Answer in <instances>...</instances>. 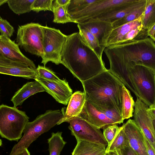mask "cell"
I'll use <instances>...</instances> for the list:
<instances>
[{
    "instance_id": "16",
    "label": "cell",
    "mask_w": 155,
    "mask_h": 155,
    "mask_svg": "<svg viewBox=\"0 0 155 155\" xmlns=\"http://www.w3.org/2000/svg\"><path fill=\"white\" fill-rule=\"evenodd\" d=\"M0 55L9 60L26 64L29 67L36 68L34 62L21 51L19 46L10 38L0 35Z\"/></svg>"
},
{
    "instance_id": "38",
    "label": "cell",
    "mask_w": 155,
    "mask_h": 155,
    "mask_svg": "<svg viewBox=\"0 0 155 155\" xmlns=\"http://www.w3.org/2000/svg\"><path fill=\"white\" fill-rule=\"evenodd\" d=\"M155 33V24L147 31L148 36L151 38Z\"/></svg>"
},
{
    "instance_id": "25",
    "label": "cell",
    "mask_w": 155,
    "mask_h": 155,
    "mask_svg": "<svg viewBox=\"0 0 155 155\" xmlns=\"http://www.w3.org/2000/svg\"><path fill=\"white\" fill-rule=\"evenodd\" d=\"M62 133L60 132L52 133L51 137L48 139L50 155H60L66 143L62 137Z\"/></svg>"
},
{
    "instance_id": "27",
    "label": "cell",
    "mask_w": 155,
    "mask_h": 155,
    "mask_svg": "<svg viewBox=\"0 0 155 155\" xmlns=\"http://www.w3.org/2000/svg\"><path fill=\"white\" fill-rule=\"evenodd\" d=\"M79 32L91 48L97 54L99 57L102 58L104 50L99 45L94 36L87 29L81 27L77 24Z\"/></svg>"
},
{
    "instance_id": "18",
    "label": "cell",
    "mask_w": 155,
    "mask_h": 155,
    "mask_svg": "<svg viewBox=\"0 0 155 155\" xmlns=\"http://www.w3.org/2000/svg\"><path fill=\"white\" fill-rule=\"evenodd\" d=\"M86 101L85 94L84 91H78L73 93L67 107L62 109L61 111L63 117L57 125L67 122L79 116L83 109Z\"/></svg>"
},
{
    "instance_id": "23",
    "label": "cell",
    "mask_w": 155,
    "mask_h": 155,
    "mask_svg": "<svg viewBox=\"0 0 155 155\" xmlns=\"http://www.w3.org/2000/svg\"><path fill=\"white\" fill-rule=\"evenodd\" d=\"M134 104L130 91L124 86L123 88L122 104V116L124 120L133 117Z\"/></svg>"
},
{
    "instance_id": "29",
    "label": "cell",
    "mask_w": 155,
    "mask_h": 155,
    "mask_svg": "<svg viewBox=\"0 0 155 155\" xmlns=\"http://www.w3.org/2000/svg\"><path fill=\"white\" fill-rule=\"evenodd\" d=\"M129 145L127 137L121 126L117 134L110 145L107 146L106 152L114 151Z\"/></svg>"
},
{
    "instance_id": "45",
    "label": "cell",
    "mask_w": 155,
    "mask_h": 155,
    "mask_svg": "<svg viewBox=\"0 0 155 155\" xmlns=\"http://www.w3.org/2000/svg\"><path fill=\"white\" fill-rule=\"evenodd\" d=\"M151 38L154 41H155V33L153 36Z\"/></svg>"
},
{
    "instance_id": "36",
    "label": "cell",
    "mask_w": 155,
    "mask_h": 155,
    "mask_svg": "<svg viewBox=\"0 0 155 155\" xmlns=\"http://www.w3.org/2000/svg\"><path fill=\"white\" fill-rule=\"evenodd\" d=\"M116 151L119 155H138L130 145Z\"/></svg>"
},
{
    "instance_id": "3",
    "label": "cell",
    "mask_w": 155,
    "mask_h": 155,
    "mask_svg": "<svg viewBox=\"0 0 155 155\" xmlns=\"http://www.w3.org/2000/svg\"><path fill=\"white\" fill-rule=\"evenodd\" d=\"M86 101L102 112L122 115L123 88L125 86L109 70L81 82Z\"/></svg>"
},
{
    "instance_id": "39",
    "label": "cell",
    "mask_w": 155,
    "mask_h": 155,
    "mask_svg": "<svg viewBox=\"0 0 155 155\" xmlns=\"http://www.w3.org/2000/svg\"><path fill=\"white\" fill-rule=\"evenodd\" d=\"M57 2L60 5L65 6L70 2V0H56Z\"/></svg>"
},
{
    "instance_id": "44",
    "label": "cell",
    "mask_w": 155,
    "mask_h": 155,
    "mask_svg": "<svg viewBox=\"0 0 155 155\" xmlns=\"http://www.w3.org/2000/svg\"><path fill=\"white\" fill-rule=\"evenodd\" d=\"M152 122L154 129L155 131V119H152Z\"/></svg>"
},
{
    "instance_id": "13",
    "label": "cell",
    "mask_w": 155,
    "mask_h": 155,
    "mask_svg": "<svg viewBox=\"0 0 155 155\" xmlns=\"http://www.w3.org/2000/svg\"><path fill=\"white\" fill-rule=\"evenodd\" d=\"M0 73L35 79L38 77L36 68H31L25 63L14 61L0 55Z\"/></svg>"
},
{
    "instance_id": "6",
    "label": "cell",
    "mask_w": 155,
    "mask_h": 155,
    "mask_svg": "<svg viewBox=\"0 0 155 155\" xmlns=\"http://www.w3.org/2000/svg\"><path fill=\"white\" fill-rule=\"evenodd\" d=\"M29 117L25 112L16 107L2 104L0 106V134L2 137L10 141L18 140L22 137V133Z\"/></svg>"
},
{
    "instance_id": "46",
    "label": "cell",
    "mask_w": 155,
    "mask_h": 155,
    "mask_svg": "<svg viewBox=\"0 0 155 155\" xmlns=\"http://www.w3.org/2000/svg\"><path fill=\"white\" fill-rule=\"evenodd\" d=\"M105 155V154H104V155Z\"/></svg>"
},
{
    "instance_id": "17",
    "label": "cell",
    "mask_w": 155,
    "mask_h": 155,
    "mask_svg": "<svg viewBox=\"0 0 155 155\" xmlns=\"http://www.w3.org/2000/svg\"><path fill=\"white\" fill-rule=\"evenodd\" d=\"M79 116L89 123L100 129H103L109 126L117 124L104 113L97 109L86 101Z\"/></svg>"
},
{
    "instance_id": "7",
    "label": "cell",
    "mask_w": 155,
    "mask_h": 155,
    "mask_svg": "<svg viewBox=\"0 0 155 155\" xmlns=\"http://www.w3.org/2000/svg\"><path fill=\"white\" fill-rule=\"evenodd\" d=\"M141 0H98L84 8L68 14L73 23H82L109 13L127 8Z\"/></svg>"
},
{
    "instance_id": "34",
    "label": "cell",
    "mask_w": 155,
    "mask_h": 155,
    "mask_svg": "<svg viewBox=\"0 0 155 155\" xmlns=\"http://www.w3.org/2000/svg\"><path fill=\"white\" fill-rule=\"evenodd\" d=\"M120 129L117 124L109 126L103 129V135L108 143L110 145Z\"/></svg>"
},
{
    "instance_id": "9",
    "label": "cell",
    "mask_w": 155,
    "mask_h": 155,
    "mask_svg": "<svg viewBox=\"0 0 155 155\" xmlns=\"http://www.w3.org/2000/svg\"><path fill=\"white\" fill-rule=\"evenodd\" d=\"M41 25L32 22L19 26L16 42L25 51L42 58L43 51Z\"/></svg>"
},
{
    "instance_id": "12",
    "label": "cell",
    "mask_w": 155,
    "mask_h": 155,
    "mask_svg": "<svg viewBox=\"0 0 155 155\" xmlns=\"http://www.w3.org/2000/svg\"><path fill=\"white\" fill-rule=\"evenodd\" d=\"M35 80L39 83L45 91L51 95L59 103L67 105L73 91L65 79L59 82L50 81L37 77Z\"/></svg>"
},
{
    "instance_id": "41",
    "label": "cell",
    "mask_w": 155,
    "mask_h": 155,
    "mask_svg": "<svg viewBox=\"0 0 155 155\" xmlns=\"http://www.w3.org/2000/svg\"><path fill=\"white\" fill-rule=\"evenodd\" d=\"M15 155H30L27 149H25L22 152L18 153Z\"/></svg>"
},
{
    "instance_id": "14",
    "label": "cell",
    "mask_w": 155,
    "mask_h": 155,
    "mask_svg": "<svg viewBox=\"0 0 155 155\" xmlns=\"http://www.w3.org/2000/svg\"><path fill=\"white\" fill-rule=\"evenodd\" d=\"M78 24L87 29L94 36L103 49L107 47L113 30L111 23L91 18Z\"/></svg>"
},
{
    "instance_id": "24",
    "label": "cell",
    "mask_w": 155,
    "mask_h": 155,
    "mask_svg": "<svg viewBox=\"0 0 155 155\" xmlns=\"http://www.w3.org/2000/svg\"><path fill=\"white\" fill-rule=\"evenodd\" d=\"M155 24V0H146L142 21V29L147 31Z\"/></svg>"
},
{
    "instance_id": "35",
    "label": "cell",
    "mask_w": 155,
    "mask_h": 155,
    "mask_svg": "<svg viewBox=\"0 0 155 155\" xmlns=\"http://www.w3.org/2000/svg\"><path fill=\"white\" fill-rule=\"evenodd\" d=\"M15 30L14 28L6 20L0 18V35L10 38L12 35Z\"/></svg>"
},
{
    "instance_id": "42",
    "label": "cell",
    "mask_w": 155,
    "mask_h": 155,
    "mask_svg": "<svg viewBox=\"0 0 155 155\" xmlns=\"http://www.w3.org/2000/svg\"><path fill=\"white\" fill-rule=\"evenodd\" d=\"M105 155H119L117 151L106 152Z\"/></svg>"
},
{
    "instance_id": "19",
    "label": "cell",
    "mask_w": 155,
    "mask_h": 155,
    "mask_svg": "<svg viewBox=\"0 0 155 155\" xmlns=\"http://www.w3.org/2000/svg\"><path fill=\"white\" fill-rule=\"evenodd\" d=\"M44 91L45 90L44 87L37 81L28 82L15 93L11 101L13 103L14 107H16L21 105L30 96L38 93Z\"/></svg>"
},
{
    "instance_id": "32",
    "label": "cell",
    "mask_w": 155,
    "mask_h": 155,
    "mask_svg": "<svg viewBox=\"0 0 155 155\" xmlns=\"http://www.w3.org/2000/svg\"><path fill=\"white\" fill-rule=\"evenodd\" d=\"M36 70L38 77L56 82H59L62 80L54 72L45 66L38 65Z\"/></svg>"
},
{
    "instance_id": "37",
    "label": "cell",
    "mask_w": 155,
    "mask_h": 155,
    "mask_svg": "<svg viewBox=\"0 0 155 155\" xmlns=\"http://www.w3.org/2000/svg\"><path fill=\"white\" fill-rule=\"evenodd\" d=\"M143 135L145 145L148 155H155V151L154 150L148 140L147 139L143 134Z\"/></svg>"
},
{
    "instance_id": "22",
    "label": "cell",
    "mask_w": 155,
    "mask_h": 155,
    "mask_svg": "<svg viewBox=\"0 0 155 155\" xmlns=\"http://www.w3.org/2000/svg\"><path fill=\"white\" fill-rule=\"evenodd\" d=\"M146 4V0H141L140 2L134 4L127 8L109 13L94 19L112 23L123 18L134 11L143 6Z\"/></svg>"
},
{
    "instance_id": "20",
    "label": "cell",
    "mask_w": 155,
    "mask_h": 155,
    "mask_svg": "<svg viewBox=\"0 0 155 155\" xmlns=\"http://www.w3.org/2000/svg\"><path fill=\"white\" fill-rule=\"evenodd\" d=\"M72 155H102L106 153V146L94 143L77 140Z\"/></svg>"
},
{
    "instance_id": "15",
    "label": "cell",
    "mask_w": 155,
    "mask_h": 155,
    "mask_svg": "<svg viewBox=\"0 0 155 155\" xmlns=\"http://www.w3.org/2000/svg\"><path fill=\"white\" fill-rule=\"evenodd\" d=\"M129 145L138 155H148L142 132L134 120L130 119L122 126Z\"/></svg>"
},
{
    "instance_id": "28",
    "label": "cell",
    "mask_w": 155,
    "mask_h": 155,
    "mask_svg": "<svg viewBox=\"0 0 155 155\" xmlns=\"http://www.w3.org/2000/svg\"><path fill=\"white\" fill-rule=\"evenodd\" d=\"M66 6H61L57 2L56 0H53L52 6V12L54 15V22L61 24L73 22L67 13L66 9Z\"/></svg>"
},
{
    "instance_id": "11",
    "label": "cell",
    "mask_w": 155,
    "mask_h": 155,
    "mask_svg": "<svg viewBox=\"0 0 155 155\" xmlns=\"http://www.w3.org/2000/svg\"><path fill=\"white\" fill-rule=\"evenodd\" d=\"M134 107V120L155 151V131L148 111L149 107L138 97Z\"/></svg>"
},
{
    "instance_id": "1",
    "label": "cell",
    "mask_w": 155,
    "mask_h": 155,
    "mask_svg": "<svg viewBox=\"0 0 155 155\" xmlns=\"http://www.w3.org/2000/svg\"><path fill=\"white\" fill-rule=\"evenodd\" d=\"M104 51L109 61V70L123 84L128 69L134 65H143L155 72V43L151 38L119 43Z\"/></svg>"
},
{
    "instance_id": "31",
    "label": "cell",
    "mask_w": 155,
    "mask_h": 155,
    "mask_svg": "<svg viewBox=\"0 0 155 155\" xmlns=\"http://www.w3.org/2000/svg\"><path fill=\"white\" fill-rule=\"evenodd\" d=\"M98 0H70L66 6L68 14L76 12L94 3Z\"/></svg>"
},
{
    "instance_id": "21",
    "label": "cell",
    "mask_w": 155,
    "mask_h": 155,
    "mask_svg": "<svg viewBox=\"0 0 155 155\" xmlns=\"http://www.w3.org/2000/svg\"><path fill=\"white\" fill-rule=\"evenodd\" d=\"M143 14L138 19L113 29L109 38L107 47L121 42L124 36L131 30L142 27Z\"/></svg>"
},
{
    "instance_id": "30",
    "label": "cell",
    "mask_w": 155,
    "mask_h": 155,
    "mask_svg": "<svg viewBox=\"0 0 155 155\" xmlns=\"http://www.w3.org/2000/svg\"><path fill=\"white\" fill-rule=\"evenodd\" d=\"M146 4L143 6L136 9L112 23L113 29H116L124 24L138 19L144 13Z\"/></svg>"
},
{
    "instance_id": "8",
    "label": "cell",
    "mask_w": 155,
    "mask_h": 155,
    "mask_svg": "<svg viewBox=\"0 0 155 155\" xmlns=\"http://www.w3.org/2000/svg\"><path fill=\"white\" fill-rule=\"evenodd\" d=\"M43 35V55L41 63L45 66L51 61L56 65L61 64V56L67 35L58 29L41 25Z\"/></svg>"
},
{
    "instance_id": "2",
    "label": "cell",
    "mask_w": 155,
    "mask_h": 155,
    "mask_svg": "<svg viewBox=\"0 0 155 155\" xmlns=\"http://www.w3.org/2000/svg\"><path fill=\"white\" fill-rule=\"evenodd\" d=\"M61 64L81 82L107 70L104 62L79 32L67 35L61 51Z\"/></svg>"
},
{
    "instance_id": "10",
    "label": "cell",
    "mask_w": 155,
    "mask_h": 155,
    "mask_svg": "<svg viewBox=\"0 0 155 155\" xmlns=\"http://www.w3.org/2000/svg\"><path fill=\"white\" fill-rule=\"evenodd\" d=\"M72 135L77 140L94 143L106 146L108 143L100 129L89 123L79 115L68 121Z\"/></svg>"
},
{
    "instance_id": "40",
    "label": "cell",
    "mask_w": 155,
    "mask_h": 155,
    "mask_svg": "<svg viewBox=\"0 0 155 155\" xmlns=\"http://www.w3.org/2000/svg\"><path fill=\"white\" fill-rule=\"evenodd\" d=\"M148 112L152 119H155V107H149Z\"/></svg>"
},
{
    "instance_id": "26",
    "label": "cell",
    "mask_w": 155,
    "mask_h": 155,
    "mask_svg": "<svg viewBox=\"0 0 155 155\" xmlns=\"http://www.w3.org/2000/svg\"><path fill=\"white\" fill-rule=\"evenodd\" d=\"M35 0H8L7 3L10 9L15 13L21 15L32 10Z\"/></svg>"
},
{
    "instance_id": "5",
    "label": "cell",
    "mask_w": 155,
    "mask_h": 155,
    "mask_svg": "<svg viewBox=\"0 0 155 155\" xmlns=\"http://www.w3.org/2000/svg\"><path fill=\"white\" fill-rule=\"evenodd\" d=\"M63 117L59 110H48L32 121L28 122L23 131V135L13 147L9 155H15L27 149L41 135L57 125Z\"/></svg>"
},
{
    "instance_id": "33",
    "label": "cell",
    "mask_w": 155,
    "mask_h": 155,
    "mask_svg": "<svg viewBox=\"0 0 155 155\" xmlns=\"http://www.w3.org/2000/svg\"><path fill=\"white\" fill-rule=\"evenodd\" d=\"M53 0H35L33 3L32 10L38 12L41 11H52Z\"/></svg>"
},
{
    "instance_id": "4",
    "label": "cell",
    "mask_w": 155,
    "mask_h": 155,
    "mask_svg": "<svg viewBox=\"0 0 155 155\" xmlns=\"http://www.w3.org/2000/svg\"><path fill=\"white\" fill-rule=\"evenodd\" d=\"M149 107H155V72L141 65L128 69L124 83Z\"/></svg>"
},
{
    "instance_id": "43",
    "label": "cell",
    "mask_w": 155,
    "mask_h": 155,
    "mask_svg": "<svg viewBox=\"0 0 155 155\" xmlns=\"http://www.w3.org/2000/svg\"><path fill=\"white\" fill-rule=\"evenodd\" d=\"M8 0H0V5H3L5 3H7Z\"/></svg>"
}]
</instances>
